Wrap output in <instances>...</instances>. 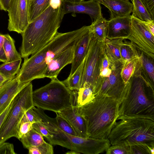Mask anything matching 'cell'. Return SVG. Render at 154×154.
Returning a JSON list of instances; mask_svg holds the SVG:
<instances>
[{"instance_id":"23","label":"cell","mask_w":154,"mask_h":154,"mask_svg":"<svg viewBox=\"0 0 154 154\" xmlns=\"http://www.w3.org/2000/svg\"><path fill=\"white\" fill-rule=\"evenodd\" d=\"M75 94V106L81 107L92 101L95 95L93 89L90 86L84 84L77 91H73Z\"/></svg>"},{"instance_id":"15","label":"cell","mask_w":154,"mask_h":154,"mask_svg":"<svg viewBox=\"0 0 154 154\" xmlns=\"http://www.w3.org/2000/svg\"><path fill=\"white\" fill-rule=\"evenodd\" d=\"M28 83H20L17 75L12 79L5 82L0 88V115L10 104L17 94Z\"/></svg>"},{"instance_id":"21","label":"cell","mask_w":154,"mask_h":154,"mask_svg":"<svg viewBox=\"0 0 154 154\" xmlns=\"http://www.w3.org/2000/svg\"><path fill=\"white\" fill-rule=\"evenodd\" d=\"M122 39L106 38L104 41L105 54L111 64L124 63L122 58L120 51V43Z\"/></svg>"},{"instance_id":"14","label":"cell","mask_w":154,"mask_h":154,"mask_svg":"<svg viewBox=\"0 0 154 154\" xmlns=\"http://www.w3.org/2000/svg\"><path fill=\"white\" fill-rule=\"evenodd\" d=\"M131 19L130 15L110 19L108 21L106 38L126 39L131 32Z\"/></svg>"},{"instance_id":"41","label":"cell","mask_w":154,"mask_h":154,"mask_svg":"<svg viewBox=\"0 0 154 154\" xmlns=\"http://www.w3.org/2000/svg\"><path fill=\"white\" fill-rule=\"evenodd\" d=\"M4 34L0 33V62L3 63L7 61V59L3 46Z\"/></svg>"},{"instance_id":"20","label":"cell","mask_w":154,"mask_h":154,"mask_svg":"<svg viewBox=\"0 0 154 154\" xmlns=\"http://www.w3.org/2000/svg\"><path fill=\"white\" fill-rule=\"evenodd\" d=\"M98 2L109 10L110 18L126 16L132 12L133 4L126 0H100Z\"/></svg>"},{"instance_id":"18","label":"cell","mask_w":154,"mask_h":154,"mask_svg":"<svg viewBox=\"0 0 154 154\" xmlns=\"http://www.w3.org/2000/svg\"><path fill=\"white\" fill-rule=\"evenodd\" d=\"M92 35L89 30L76 42L74 47V55L70 73L73 74L85 59L87 54Z\"/></svg>"},{"instance_id":"36","label":"cell","mask_w":154,"mask_h":154,"mask_svg":"<svg viewBox=\"0 0 154 154\" xmlns=\"http://www.w3.org/2000/svg\"><path fill=\"white\" fill-rule=\"evenodd\" d=\"M33 107L29 109L25 112L21 122H28L32 124L38 122H42L40 118L33 109Z\"/></svg>"},{"instance_id":"22","label":"cell","mask_w":154,"mask_h":154,"mask_svg":"<svg viewBox=\"0 0 154 154\" xmlns=\"http://www.w3.org/2000/svg\"><path fill=\"white\" fill-rule=\"evenodd\" d=\"M108 21L103 17L92 22L89 32L99 41L104 42L106 38Z\"/></svg>"},{"instance_id":"37","label":"cell","mask_w":154,"mask_h":154,"mask_svg":"<svg viewBox=\"0 0 154 154\" xmlns=\"http://www.w3.org/2000/svg\"><path fill=\"white\" fill-rule=\"evenodd\" d=\"M33 128L47 139L51 138L52 135L49 133L45 126L42 122H38L32 124Z\"/></svg>"},{"instance_id":"3","label":"cell","mask_w":154,"mask_h":154,"mask_svg":"<svg viewBox=\"0 0 154 154\" xmlns=\"http://www.w3.org/2000/svg\"><path fill=\"white\" fill-rule=\"evenodd\" d=\"M119 106L117 100L98 93L92 101L77 107L86 120L89 137L108 139L117 121Z\"/></svg>"},{"instance_id":"51","label":"cell","mask_w":154,"mask_h":154,"mask_svg":"<svg viewBox=\"0 0 154 154\" xmlns=\"http://www.w3.org/2000/svg\"><path fill=\"white\" fill-rule=\"evenodd\" d=\"M30 0V1H33V0Z\"/></svg>"},{"instance_id":"42","label":"cell","mask_w":154,"mask_h":154,"mask_svg":"<svg viewBox=\"0 0 154 154\" xmlns=\"http://www.w3.org/2000/svg\"><path fill=\"white\" fill-rule=\"evenodd\" d=\"M11 0H0V10L8 11Z\"/></svg>"},{"instance_id":"32","label":"cell","mask_w":154,"mask_h":154,"mask_svg":"<svg viewBox=\"0 0 154 154\" xmlns=\"http://www.w3.org/2000/svg\"><path fill=\"white\" fill-rule=\"evenodd\" d=\"M56 113L57 116L55 119L58 127L63 131L68 134L78 137L75 130L68 121L58 113Z\"/></svg>"},{"instance_id":"2","label":"cell","mask_w":154,"mask_h":154,"mask_svg":"<svg viewBox=\"0 0 154 154\" xmlns=\"http://www.w3.org/2000/svg\"><path fill=\"white\" fill-rule=\"evenodd\" d=\"M64 14L61 3L57 8L50 5L32 22L21 34L20 48L22 58L28 57L51 41L58 32Z\"/></svg>"},{"instance_id":"11","label":"cell","mask_w":154,"mask_h":154,"mask_svg":"<svg viewBox=\"0 0 154 154\" xmlns=\"http://www.w3.org/2000/svg\"><path fill=\"white\" fill-rule=\"evenodd\" d=\"M124 64H111V73L109 77H101L98 93L117 100L120 104L125 97L128 85V83L125 84L121 76Z\"/></svg>"},{"instance_id":"27","label":"cell","mask_w":154,"mask_h":154,"mask_svg":"<svg viewBox=\"0 0 154 154\" xmlns=\"http://www.w3.org/2000/svg\"><path fill=\"white\" fill-rule=\"evenodd\" d=\"M84 59L74 73L65 80L63 83L70 91H77L80 88L83 74Z\"/></svg>"},{"instance_id":"39","label":"cell","mask_w":154,"mask_h":154,"mask_svg":"<svg viewBox=\"0 0 154 154\" xmlns=\"http://www.w3.org/2000/svg\"><path fill=\"white\" fill-rule=\"evenodd\" d=\"M13 144L3 142L0 144V154H15Z\"/></svg>"},{"instance_id":"5","label":"cell","mask_w":154,"mask_h":154,"mask_svg":"<svg viewBox=\"0 0 154 154\" xmlns=\"http://www.w3.org/2000/svg\"><path fill=\"white\" fill-rule=\"evenodd\" d=\"M33 109L45 126L51 138L47 139L52 145H58L71 150L85 154H98L106 150L111 145L108 139H98L88 137L85 138L68 134L57 126L55 118L50 117L43 109Z\"/></svg>"},{"instance_id":"6","label":"cell","mask_w":154,"mask_h":154,"mask_svg":"<svg viewBox=\"0 0 154 154\" xmlns=\"http://www.w3.org/2000/svg\"><path fill=\"white\" fill-rule=\"evenodd\" d=\"M122 115L154 116V90L146 85L136 69L128 82L126 94L120 104L119 116Z\"/></svg>"},{"instance_id":"44","label":"cell","mask_w":154,"mask_h":154,"mask_svg":"<svg viewBox=\"0 0 154 154\" xmlns=\"http://www.w3.org/2000/svg\"><path fill=\"white\" fill-rule=\"evenodd\" d=\"M11 103L5 111L0 115V128L11 106Z\"/></svg>"},{"instance_id":"43","label":"cell","mask_w":154,"mask_h":154,"mask_svg":"<svg viewBox=\"0 0 154 154\" xmlns=\"http://www.w3.org/2000/svg\"><path fill=\"white\" fill-rule=\"evenodd\" d=\"M112 69L111 64L109 67L100 70V75L101 77H108L110 75Z\"/></svg>"},{"instance_id":"31","label":"cell","mask_w":154,"mask_h":154,"mask_svg":"<svg viewBox=\"0 0 154 154\" xmlns=\"http://www.w3.org/2000/svg\"><path fill=\"white\" fill-rule=\"evenodd\" d=\"M137 58L129 62L125 63L123 66L121 72V76L125 84L128 83L134 73Z\"/></svg>"},{"instance_id":"49","label":"cell","mask_w":154,"mask_h":154,"mask_svg":"<svg viewBox=\"0 0 154 154\" xmlns=\"http://www.w3.org/2000/svg\"><path fill=\"white\" fill-rule=\"evenodd\" d=\"M70 2H79L83 1L84 0H66Z\"/></svg>"},{"instance_id":"30","label":"cell","mask_w":154,"mask_h":154,"mask_svg":"<svg viewBox=\"0 0 154 154\" xmlns=\"http://www.w3.org/2000/svg\"><path fill=\"white\" fill-rule=\"evenodd\" d=\"M131 0L133 5L131 16L144 22L154 20L140 0Z\"/></svg>"},{"instance_id":"28","label":"cell","mask_w":154,"mask_h":154,"mask_svg":"<svg viewBox=\"0 0 154 154\" xmlns=\"http://www.w3.org/2000/svg\"><path fill=\"white\" fill-rule=\"evenodd\" d=\"M22 59L0 65V73L7 80L14 78L20 69Z\"/></svg>"},{"instance_id":"4","label":"cell","mask_w":154,"mask_h":154,"mask_svg":"<svg viewBox=\"0 0 154 154\" xmlns=\"http://www.w3.org/2000/svg\"><path fill=\"white\" fill-rule=\"evenodd\" d=\"M117 120L108 137L111 145L154 146V116L122 115Z\"/></svg>"},{"instance_id":"17","label":"cell","mask_w":154,"mask_h":154,"mask_svg":"<svg viewBox=\"0 0 154 154\" xmlns=\"http://www.w3.org/2000/svg\"><path fill=\"white\" fill-rule=\"evenodd\" d=\"M57 113L68 121L78 137L85 138L89 137L86 120L78 112L77 106H70Z\"/></svg>"},{"instance_id":"19","label":"cell","mask_w":154,"mask_h":154,"mask_svg":"<svg viewBox=\"0 0 154 154\" xmlns=\"http://www.w3.org/2000/svg\"><path fill=\"white\" fill-rule=\"evenodd\" d=\"M154 60L139 51L136 65L146 85L153 90L154 88Z\"/></svg>"},{"instance_id":"26","label":"cell","mask_w":154,"mask_h":154,"mask_svg":"<svg viewBox=\"0 0 154 154\" xmlns=\"http://www.w3.org/2000/svg\"><path fill=\"white\" fill-rule=\"evenodd\" d=\"M43 137L33 128L26 134L23 135L20 140L23 147L28 149L31 147L38 146L45 142Z\"/></svg>"},{"instance_id":"24","label":"cell","mask_w":154,"mask_h":154,"mask_svg":"<svg viewBox=\"0 0 154 154\" xmlns=\"http://www.w3.org/2000/svg\"><path fill=\"white\" fill-rule=\"evenodd\" d=\"M120 51L122 60L125 63L138 57L139 52L129 41L122 39L120 43Z\"/></svg>"},{"instance_id":"34","label":"cell","mask_w":154,"mask_h":154,"mask_svg":"<svg viewBox=\"0 0 154 154\" xmlns=\"http://www.w3.org/2000/svg\"><path fill=\"white\" fill-rule=\"evenodd\" d=\"M131 154H154V146L145 144L130 146Z\"/></svg>"},{"instance_id":"8","label":"cell","mask_w":154,"mask_h":154,"mask_svg":"<svg viewBox=\"0 0 154 154\" xmlns=\"http://www.w3.org/2000/svg\"><path fill=\"white\" fill-rule=\"evenodd\" d=\"M32 85L27 83L13 99L9 110L0 128V144L9 138L18 139L19 128L25 112L34 106L32 99Z\"/></svg>"},{"instance_id":"25","label":"cell","mask_w":154,"mask_h":154,"mask_svg":"<svg viewBox=\"0 0 154 154\" xmlns=\"http://www.w3.org/2000/svg\"><path fill=\"white\" fill-rule=\"evenodd\" d=\"M4 36L3 46L7 59V62L22 59L20 53L16 49L14 40L8 34H4Z\"/></svg>"},{"instance_id":"16","label":"cell","mask_w":154,"mask_h":154,"mask_svg":"<svg viewBox=\"0 0 154 154\" xmlns=\"http://www.w3.org/2000/svg\"><path fill=\"white\" fill-rule=\"evenodd\" d=\"M74 46L58 54L52 60L47 66L43 78L47 77L52 79L57 78L62 69L72 63L73 57Z\"/></svg>"},{"instance_id":"50","label":"cell","mask_w":154,"mask_h":154,"mask_svg":"<svg viewBox=\"0 0 154 154\" xmlns=\"http://www.w3.org/2000/svg\"><path fill=\"white\" fill-rule=\"evenodd\" d=\"M97 2H99L100 0H96Z\"/></svg>"},{"instance_id":"52","label":"cell","mask_w":154,"mask_h":154,"mask_svg":"<svg viewBox=\"0 0 154 154\" xmlns=\"http://www.w3.org/2000/svg\"><path fill=\"white\" fill-rule=\"evenodd\" d=\"M128 0V1H129V0Z\"/></svg>"},{"instance_id":"46","label":"cell","mask_w":154,"mask_h":154,"mask_svg":"<svg viewBox=\"0 0 154 154\" xmlns=\"http://www.w3.org/2000/svg\"><path fill=\"white\" fill-rule=\"evenodd\" d=\"M62 0H51L50 5L55 8H58L61 3Z\"/></svg>"},{"instance_id":"47","label":"cell","mask_w":154,"mask_h":154,"mask_svg":"<svg viewBox=\"0 0 154 154\" xmlns=\"http://www.w3.org/2000/svg\"><path fill=\"white\" fill-rule=\"evenodd\" d=\"M7 80H8L0 73V88Z\"/></svg>"},{"instance_id":"7","label":"cell","mask_w":154,"mask_h":154,"mask_svg":"<svg viewBox=\"0 0 154 154\" xmlns=\"http://www.w3.org/2000/svg\"><path fill=\"white\" fill-rule=\"evenodd\" d=\"M75 99L74 92L57 78L51 79L49 83L32 93L34 106L56 113L75 106Z\"/></svg>"},{"instance_id":"12","label":"cell","mask_w":154,"mask_h":154,"mask_svg":"<svg viewBox=\"0 0 154 154\" xmlns=\"http://www.w3.org/2000/svg\"><path fill=\"white\" fill-rule=\"evenodd\" d=\"M30 0H11L8 9V29L22 34L29 24Z\"/></svg>"},{"instance_id":"13","label":"cell","mask_w":154,"mask_h":154,"mask_svg":"<svg viewBox=\"0 0 154 154\" xmlns=\"http://www.w3.org/2000/svg\"><path fill=\"white\" fill-rule=\"evenodd\" d=\"M61 5L64 14L70 13L85 14L90 16L92 22L103 17L100 4L96 0L79 2L62 0Z\"/></svg>"},{"instance_id":"38","label":"cell","mask_w":154,"mask_h":154,"mask_svg":"<svg viewBox=\"0 0 154 154\" xmlns=\"http://www.w3.org/2000/svg\"><path fill=\"white\" fill-rule=\"evenodd\" d=\"M32 123L28 122H21L18 133V139L24 134H26L32 128Z\"/></svg>"},{"instance_id":"35","label":"cell","mask_w":154,"mask_h":154,"mask_svg":"<svg viewBox=\"0 0 154 154\" xmlns=\"http://www.w3.org/2000/svg\"><path fill=\"white\" fill-rule=\"evenodd\" d=\"M106 154H131L130 146L111 145L106 150Z\"/></svg>"},{"instance_id":"1","label":"cell","mask_w":154,"mask_h":154,"mask_svg":"<svg viewBox=\"0 0 154 154\" xmlns=\"http://www.w3.org/2000/svg\"><path fill=\"white\" fill-rule=\"evenodd\" d=\"M89 26H83L72 31L57 32L53 39L30 58H24L22 67L17 74L19 82L27 83L43 78L48 65L57 56L70 47L89 29Z\"/></svg>"},{"instance_id":"33","label":"cell","mask_w":154,"mask_h":154,"mask_svg":"<svg viewBox=\"0 0 154 154\" xmlns=\"http://www.w3.org/2000/svg\"><path fill=\"white\" fill-rule=\"evenodd\" d=\"M29 154H53V147L51 144L46 142L35 146L30 147L28 149Z\"/></svg>"},{"instance_id":"9","label":"cell","mask_w":154,"mask_h":154,"mask_svg":"<svg viewBox=\"0 0 154 154\" xmlns=\"http://www.w3.org/2000/svg\"><path fill=\"white\" fill-rule=\"evenodd\" d=\"M105 53L104 42L99 41L92 35L84 59L81 87L84 84L90 86L95 95L98 93L100 87V69Z\"/></svg>"},{"instance_id":"40","label":"cell","mask_w":154,"mask_h":154,"mask_svg":"<svg viewBox=\"0 0 154 154\" xmlns=\"http://www.w3.org/2000/svg\"><path fill=\"white\" fill-rule=\"evenodd\" d=\"M154 20V0H140Z\"/></svg>"},{"instance_id":"10","label":"cell","mask_w":154,"mask_h":154,"mask_svg":"<svg viewBox=\"0 0 154 154\" xmlns=\"http://www.w3.org/2000/svg\"><path fill=\"white\" fill-rule=\"evenodd\" d=\"M131 30L126 39L141 52L154 59V36L143 21L131 16Z\"/></svg>"},{"instance_id":"45","label":"cell","mask_w":154,"mask_h":154,"mask_svg":"<svg viewBox=\"0 0 154 154\" xmlns=\"http://www.w3.org/2000/svg\"><path fill=\"white\" fill-rule=\"evenodd\" d=\"M143 22L149 31L154 36V20L148 22Z\"/></svg>"},{"instance_id":"29","label":"cell","mask_w":154,"mask_h":154,"mask_svg":"<svg viewBox=\"0 0 154 154\" xmlns=\"http://www.w3.org/2000/svg\"><path fill=\"white\" fill-rule=\"evenodd\" d=\"M51 0H34L30 1L29 23L44 11L50 5Z\"/></svg>"},{"instance_id":"48","label":"cell","mask_w":154,"mask_h":154,"mask_svg":"<svg viewBox=\"0 0 154 154\" xmlns=\"http://www.w3.org/2000/svg\"><path fill=\"white\" fill-rule=\"evenodd\" d=\"M80 153L79 152H75V151L71 150V151H68L66 153V154H79Z\"/></svg>"}]
</instances>
